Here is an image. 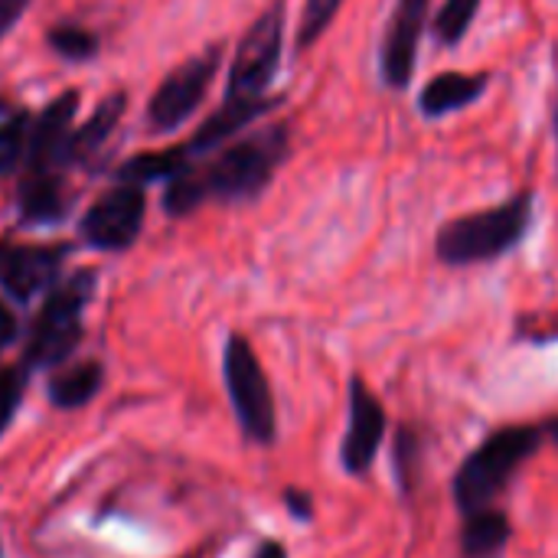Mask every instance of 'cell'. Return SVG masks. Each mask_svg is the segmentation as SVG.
Returning a JSON list of instances; mask_svg holds the SVG:
<instances>
[{
  "label": "cell",
  "instance_id": "603a6c76",
  "mask_svg": "<svg viewBox=\"0 0 558 558\" xmlns=\"http://www.w3.org/2000/svg\"><path fill=\"white\" fill-rule=\"evenodd\" d=\"M29 128H33L29 111H13L10 118L0 121V177L13 173L26 160Z\"/></svg>",
  "mask_w": 558,
  "mask_h": 558
},
{
  "label": "cell",
  "instance_id": "8992f818",
  "mask_svg": "<svg viewBox=\"0 0 558 558\" xmlns=\"http://www.w3.org/2000/svg\"><path fill=\"white\" fill-rule=\"evenodd\" d=\"M284 26H288L284 0H275L268 10L255 16V23L242 33L235 46L222 98H268L275 75L281 69Z\"/></svg>",
  "mask_w": 558,
  "mask_h": 558
},
{
  "label": "cell",
  "instance_id": "484cf974",
  "mask_svg": "<svg viewBox=\"0 0 558 558\" xmlns=\"http://www.w3.org/2000/svg\"><path fill=\"white\" fill-rule=\"evenodd\" d=\"M281 504H284V510H288V517L291 520H298V523H314V494L311 490H304V487H284V494H281Z\"/></svg>",
  "mask_w": 558,
  "mask_h": 558
},
{
  "label": "cell",
  "instance_id": "3957f363",
  "mask_svg": "<svg viewBox=\"0 0 558 558\" xmlns=\"http://www.w3.org/2000/svg\"><path fill=\"white\" fill-rule=\"evenodd\" d=\"M543 441L546 425H504L474 445L451 477V500L461 517L497 507L523 464L539 454Z\"/></svg>",
  "mask_w": 558,
  "mask_h": 558
},
{
  "label": "cell",
  "instance_id": "7c38bea8",
  "mask_svg": "<svg viewBox=\"0 0 558 558\" xmlns=\"http://www.w3.org/2000/svg\"><path fill=\"white\" fill-rule=\"evenodd\" d=\"M78 101H82L78 88H65L33 118L23 170H46V173L65 170V141L72 134Z\"/></svg>",
  "mask_w": 558,
  "mask_h": 558
},
{
  "label": "cell",
  "instance_id": "8fae6325",
  "mask_svg": "<svg viewBox=\"0 0 558 558\" xmlns=\"http://www.w3.org/2000/svg\"><path fill=\"white\" fill-rule=\"evenodd\" d=\"M428 13H432V0H396V10L379 43V75L386 88L405 92L412 85Z\"/></svg>",
  "mask_w": 558,
  "mask_h": 558
},
{
  "label": "cell",
  "instance_id": "9a60e30c",
  "mask_svg": "<svg viewBox=\"0 0 558 558\" xmlns=\"http://www.w3.org/2000/svg\"><path fill=\"white\" fill-rule=\"evenodd\" d=\"M16 209L23 226H56L69 213V193L62 173H46V170H26L20 193H16Z\"/></svg>",
  "mask_w": 558,
  "mask_h": 558
},
{
  "label": "cell",
  "instance_id": "52a82bcc",
  "mask_svg": "<svg viewBox=\"0 0 558 558\" xmlns=\"http://www.w3.org/2000/svg\"><path fill=\"white\" fill-rule=\"evenodd\" d=\"M222 65V46H206L203 52H196L193 59L180 62L173 72H167V78L157 85V92L147 101V124L154 134H170L177 128H183L199 105L206 101L216 75Z\"/></svg>",
  "mask_w": 558,
  "mask_h": 558
},
{
  "label": "cell",
  "instance_id": "2e32d148",
  "mask_svg": "<svg viewBox=\"0 0 558 558\" xmlns=\"http://www.w3.org/2000/svg\"><path fill=\"white\" fill-rule=\"evenodd\" d=\"M513 539V520L500 507H487L461 517L458 556L461 558H500Z\"/></svg>",
  "mask_w": 558,
  "mask_h": 558
},
{
  "label": "cell",
  "instance_id": "4316f807",
  "mask_svg": "<svg viewBox=\"0 0 558 558\" xmlns=\"http://www.w3.org/2000/svg\"><path fill=\"white\" fill-rule=\"evenodd\" d=\"M33 0H0V39L13 33V26L20 23V16L29 10Z\"/></svg>",
  "mask_w": 558,
  "mask_h": 558
},
{
  "label": "cell",
  "instance_id": "ffe728a7",
  "mask_svg": "<svg viewBox=\"0 0 558 558\" xmlns=\"http://www.w3.org/2000/svg\"><path fill=\"white\" fill-rule=\"evenodd\" d=\"M101 383H105L101 363L85 360V363H75V366L56 373L46 392H49V402L56 409H78V405H85V402L95 399V392L101 389Z\"/></svg>",
  "mask_w": 558,
  "mask_h": 558
},
{
  "label": "cell",
  "instance_id": "5bb4252c",
  "mask_svg": "<svg viewBox=\"0 0 558 558\" xmlns=\"http://www.w3.org/2000/svg\"><path fill=\"white\" fill-rule=\"evenodd\" d=\"M487 88H490L487 72H438L418 92V114L428 121H441L474 105Z\"/></svg>",
  "mask_w": 558,
  "mask_h": 558
},
{
  "label": "cell",
  "instance_id": "9c48e42d",
  "mask_svg": "<svg viewBox=\"0 0 558 558\" xmlns=\"http://www.w3.org/2000/svg\"><path fill=\"white\" fill-rule=\"evenodd\" d=\"M147 216V196L137 183H114L82 216L78 232L98 252H124L137 242Z\"/></svg>",
  "mask_w": 558,
  "mask_h": 558
},
{
  "label": "cell",
  "instance_id": "5b68a950",
  "mask_svg": "<svg viewBox=\"0 0 558 558\" xmlns=\"http://www.w3.org/2000/svg\"><path fill=\"white\" fill-rule=\"evenodd\" d=\"M222 383H226V392H229V402H232V412H235L242 435L258 448L275 445V438H278L275 392H271V383L265 376V366H262L255 347L242 333L226 337Z\"/></svg>",
  "mask_w": 558,
  "mask_h": 558
},
{
  "label": "cell",
  "instance_id": "f546056e",
  "mask_svg": "<svg viewBox=\"0 0 558 558\" xmlns=\"http://www.w3.org/2000/svg\"><path fill=\"white\" fill-rule=\"evenodd\" d=\"M546 438H549V441L558 448V418H553V422L546 425Z\"/></svg>",
  "mask_w": 558,
  "mask_h": 558
},
{
  "label": "cell",
  "instance_id": "cb8c5ba5",
  "mask_svg": "<svg viewBox=\"0 0 558 558\" xmlns=\"http://www.w3.org/2000/svg\"><path fill=\"white\" fill-rule=\"evenodd\" d=\"M343 3L347 0H304L301 16H298V36H294L298 52H307L330 29V23L343 10Z\"/></svg>",
  "mask_w": 558,
  "mask_h": 558
},
{
  "label": "cell",
  "instance_id": "d6986e66",
  "mask_svg": "<svg viewBox=\"0 0 558 558\" xmlns=\"http://www.w3.org/2000/svg\"><path fill=\"white\" fill-rule=\"evenodd\" d=\"M193 163L186 144H177V147H167V150H150V154H137L131 160H124L118 170H114V183H137V186H147V183H167L170 177H177L180 170H186Z\"/></svg>",
  "mask_w": 558,
  "mask_h": 558
},
{
  "label": "cell",
  "instance_id": "277c9868",
  "mask_svg": "<svg viewBox=\"0 0 558 558\" xmlns=\"http://www.w3.org/2000/svg\"><path fill=\"white\" fill-rule=\"evenodd\" d=\"M95 281H98V275L92 268H82V271L69 275L65 281H59L56 288H49V294L29 327V337H26L23 360L29 369L59 366L78 347L82 320H85V307L95 294Z\"/></svg>",
  "mask_w": 558,
  "mask_h": 558
},
{
  "label": "cell",
  "instance_id": "7a4b0ae2",
  "mask_svg": "<svg viewBox=\"0 0 558 558\" xmlns=\"http://www.w3.org/2000/svg\"><path fill=\"white\" fill-rule=\"evenodd\" d=\"M536 219V190H520L490 209L448 219L435 235V258L448 268L487 265L520 248Z\"/></svg>",
  "mask_w": 558,
  "mask_h": 558
},
{
  "label": "cell",
  "instance_id": "44dd1931",
  "mask_svg": "<svg viewBox=\"0 0 558 558\" xmlns=\"http://www.w3.org/2000/svg\"><path fill=\"white\" fill-rule=\"evenodd\" d=\"M46 46L65 62H92L98 56V36L82 23H56V26H49Z\"/></svg>",
  "mask_w": 558,
  "mask_h": 558
},
{
  "label": "cell",
  "instance_id": "ac0fdd59",
  "mask_svg": "<svg viewBox=\"0 0 558 558\" xmlns=\"http://www.w3.org/2000/svg\"><path fill=\"white\" fill-rule=\"evenodd\" d=\"M389 464H392V481H396L399 497L412 500L425 477V435L415 425L405 422L392 432Z\"/></svg>",
  "mask_w": 558,
  "mask_h": 558
},
{
  "label": "cell",
  "instance_id": "d4e9b609",
  "mask_svg": "<svg viewBox=\"0 0 558 558\" xmlns=\"http://www.w3.org/2000/svg\"><path fill=\"white\" fill-rule=\"evenodd\" d=\"M26 389V373L23 369H0V435L16 415V405Z\"/></svg>",
  "mask_w": 558,
  "mask_h": 558
},
{
  "label": "cell",
  "instance_id": "f1b7e54d",
  "mask_svg": "<svg viewBox=\"0 0 558 558\" xmlns=\"http://www.w3.org/2000/svg\"><path fill=\"white\" fill-rule=\"evenodd\" d=\"M252 558H288V549L278 539H262Z\"/></svg>",
  "mask_w": 558,
  "mask_h": 558
},
{
  "label": "cell",
  "instance_id": "83f0119b",
  "mask_svg": "<svg viewBox=\"0 0 558 558\" xmlns=\"http://www.w3.org/2000/svg\"><path fill=\"white\" fill-rule=\"evenodd\" d=\"M16 333H20V324H16V317H13V311L0 301V353L16 340Z\"/></svg>",
  "mask_w": 558,
  "mask_h": 558
},
{
  "label": "cell",
  "instance_id": "7402d4cb",
  "mask_svg": "<svg viewBox=\"0 0 558 558\" xmlns=\"http://www.w3.org/2000/svg\"><path fill=\"white\" fill-rule=\"evenodd\" d=\"M477 10H481V0H441L432 20V36L441 46H458L471 33Z\"/></svg>",
  "mask_w": 558,
  "mask_h": 558
},
{
  "label": "cell",
  "instance_id": "e0dca14e",
  "mask_svg": "<svg viewBox=\"0 0 558 558\" xmlns=\"http://www.w3.org/2000/svg\"><path fill=\"white\" fill-rule=\"evenodd\" d=\"M128 108V92H111L98 101V108L88 114L85 124L72 128L69 141H65V167L75 163H88L111 137V131L118 128L121 114Z\"/></svg>",
  "mask_w": 558,
  "mask_h": 558
},
{
  "label": "cell",
  "instance_id": "30bf717a",
  "mask_svg": "<svg viewBox=\"0 0 558 558\" xmlns=\"http://www.w3.org/2000/svg\"><path fill=\"white\" fill-rule=\"evenodd\" d=\"M65 255H69L65 242L33 245V242L0 239V288L13 301L26 304L36 294L59 284V271H62Z\"/></svg>",
  "mask_w": 558,
  "mask_h": 558
},
{
  "label": "cell",
  "instance_id": "6da1fadb",
  "mask_svg": "<svg viewBox=\"0 0 558 558\" xmlns=\"http://www.w3.org/2000/svg\"><path fill=\"white\" fill-rule=\"evenodd\" d=\"M291 157V128L265 124L239 134L209 160H193L186 170L163 183V209L167 216H190L206 203H252L258 199L275 173Z\"/></svg>",
  "mask_w": 558,
  "mask_h": 558
},
{
  "label": "cell",
  "instance_id": "ba28073f",
  "mask_svg": "<svg viewBox=\"0 0 558 558\" xmlns=\"http://www.w3.org/2000/svg\"><path fill=\"white\" fill-rule=\"evenodd\" d=\"M389 412L383 399L369 389L363 376H353L347 386V432L340 441V468L350 477H366L386 445Z\"/></svg>",
  "mask_w": 558,
  "mask_h": 558
},
{
  "label": "cell",
  "instance_id": "4dcf8cb0",
  "mask_svg": "<svg viewBox=\"0 0 558 558\" xmlns=\"http://www.w3.org/2000/svg\"><path fill=\"white\" fill-rule=\"evenodd\" d=\"M556 144H558V92H556Z\"/></svg>",
  "mask_w": 558,
  "mask_h": 558
},
{
  "label": "cell",
  "instance_id": "4fadbf2b",
  "mask_svg": "<svg viewBox=\"0 0 558 558\" xmlns=\"http://www.w3.org/2000/svg\"><path fill=\"white\" fill-rule=\"evenodd\" d=\"M281 101H284L281 95H268V98H222V105L186 141L190 157L199 160V157L216 154L219 147H226L229 141H235L239 134H245L258 118H265Z\"/></svg>",
  "mask_w": 558,
  "mask_h": 558
}]
</instances>
